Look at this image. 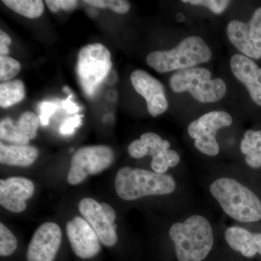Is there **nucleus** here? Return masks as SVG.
<instances>
[{
  "label": "nucleus",
  "instance_id": "17",
  "mask_svg": "<svg viewBox=\"0 0 261 261\" xmlns=\"http://www.w3.org/2000/svg\"><path fill=\"white\" fill-rule=\"evenodd\" d=\"M226 243L231 249L247 257L261 255V233H252L240 226H231L225 231Z\"/></svg>",
  "mask_w": 261,
  "mask_h": 261
},
{
  "label": "nucleus",
  "instance_id": "2",
  "mask_svg": "<svg viewBox=\"0 0 261 261\" xmlns=\"http://www.w3.org/2000/svg\"><path fill=\"white\" fill-rule=\"evenodd\" d=\"M211 195L231 219L243 223L261 219V201L250 189L231 178H220L210 187Z\"/></svg>",
  "mask_w": 261,
  "mask_h": 261
},
{
  "label": "nucleus",
  "instance_id": "32",
  "mask_svg": "<svg viewBox=\"0 0 261 261\" xmlns=\"http://www.w3.org/2000/svg\"><path fill=\"white\" fill-rule=\"evenodd\" d=\"M12 39L7 33L0 31V56H8L10 53L9 46Z\"/></svg>",
  "mask_w": 261,
  "mask_h": 261
},
{
  "label": "nucleus",
  "instance_id": "12",
  "mask_svg": "<svg viewBox=\"0 0 261 261\" xmlns=\"http://www.w3.org/2000/svg\"><path fill=\"white\" fill-rule=\"evenodd\" d=\"M66 233L72 250L81 258H92L100 251V240L84 218L76 216L68 221Z\"/></svg>",
  "mask_w": 261,
  "mask_h": 261
},
{
  "label": "nucleus",
  "instance_id": "4",
  "mask_svg": "<svg viewBox=\"0 0 261 261\" xmlns=\"http://www.w3.org/2000/svg\"><path fill=\"white\" fill-rule=\"evenodd\" d=\"M212 51L200 37L185 38L176 47L169 50L154 51L147 55L146 63L160 73L195 68L207 63Z\"/></svg>",
  "mask_w": 261,
  "mask_h": 261
},
{
  "label": "nucleus",
  "instance_id": "16",
  "mask_svg": "<svg viewBox=\"0 0 261 261\" xmlns=\"http://www.w3.org/2000/svg\"><path fill=\"white\" fill-rule=\"evenodd\" d=\"M230 67L237 80L246 87L252 101L261 106V68L242 54L231 57Z\"/></svg>",
  "mask_w": 261,
  "mask_h": 261
},
{
  "label": "nucleus",
  "instance_id": "20",
  "mask_svg": "<svg viewBox=\"0 0 261 261\" xmlns=\"http://www.w3.org/2000/svg\"><path fill=\"white\" fill-rule=\"evenodd\" d=\"M23 82L19 80L2 82L0 84V106L8 108L21 102L25 98Z\"/></svg>",
  "mask_w": 261,
  "mask_h": 261
},
{
  "label": "nucleus",
  "instance_id": "22",
  "mask_svg": "<svg viewBox=\"0 0 261 261\" xmlns=\"http://www.w3.org/2000/svg\"><path fill=\"white\" fill-rule=\"evenodd\" d=\"M180 156L178 152L173 149H166L159 155L152 158L151 167L154 172L165 173L168 168L177 166L180 162Z\"/></svg>",
  "mask_w": 261,
  "mask_h": 261
},
{
  "label": "nucleus",
  "instance_id": "29",
  "mask_svg": "<svg viewBox=\"0 0 261 261\" xmlns=\"http://www.w3.org/2000/svg\"><path fill=\"white\" fill-rule=\"evenodd\" d=\"M83 116V115L76 114L75 116L65 120L60 128V132L61 135L64 136L72 135L75 132V128L82 125Z\"/></svg>",
  "mask_w": 261,
  "mask_h": 261
},
{
  "label": "nucleus",
  "instance_id": "9",
  "mask_svg": "<svg viewBox=\"0 0 261 261\" xmlns=\"http://www.w3.org/2000/svg\"><path fill=\"white\" fill-rule=\"evenodd\" d=\"M228 40L242 55L249 58H261V8H257L248 23L230 21L226 29Z\"/></svg>",
  "mask_w": 261,
  "mask_h": 261
},
{
  "label": "nucleus",
  "instance_id": "31",
  "mask_svg": "<svg viewBox=\"0 0 261 261\" xmlns=\"http://www.w3.org/2000/svg\"><path fill=\"white\" fill-rule=\"evenodd\" d=\"M128 151L130 157L134 159H142L148 154L147 147L140 139L133 141L128 146Z\"/></svg>",
  "mask_w": 261,
  "mask_h": 261
},
{
  "label": "nucleus",
  "instance_id": "7",
  "mask_svg": "<svg viewBox=\"0 0 261 261\" xmlns=\"http://www.w3.org/2000/svg\"><path fill=\"white\" fill-rule=\"evenodd\" d=\"M114 152L107 145L85 146L79 149L72 157L68 183L76 185L82 183L89 175L102 172L111 166L114 161Z\"/></svg>",
  "mask_w": 261,
  "mask_h": 261
},
{
  "label": "nucleus",
  "instance_id": "13",
  "mask_svg": "<svg viewBox=\"0 0 261 261\" xmlns=\"http://www.w3.org/2000/svg\"><path fill=\"white\" fill-rule=\"evenodd\" d=\"M79 210L84 219L93 228L105 246L113 247L116 245L118 241L116 225L103 211L101 202L89 197L82 199L79 204Z\"/></svg>",
  "mask_w": 261,
  "mask_h": 261
},
{
  "label": "nucleus",
  "instance_id": "19",
  "mask_svg": "<svg viewBox=\"0 0 261 261\" xmlns=\"http://www.w3.org/2000/svg\"><path fill=\"white\" fill-rule=\"evenodd\" d=\"M240 149L250 167H261V130H247L240 143Z\"/></svg>",
  "mask_w": 261,
  "mask_h": 261
},
{
  "label": "nucleus",
  "instance_id": "26",
  "mask_svg": "<svg viewBox=\"0 0 261 261\" xmlns=\"http://www.w3.org/2000/svg\"><path fill=\"white\" fill-rule=\"evenodd\" d=\"M84 3L101 9H106L108 8L119 14L128 13L130 8L129 2L126 0H85Z\"/></svg>",
  "mask_w": 261,
  "mask_h": 261
},
{
  "label": "nucleus",
  "instance_id": "10",
  "mask_svg": "<svg viewBox=\"0 0 261 261\" xmlns=\"http://www.w3.org/2000/svg\"><path fill=\"white\" fill-rule=\"evenodd\" d=\"M130 79L136 92L145 98L147 111L151 116L155 118L167 111L166 91L159 80L141 69L134 70Z\"/></svg>",
  "mask_w": 261,
  "mask_h": 261
},
{
  "label": "nucleus",
  "instance_id": "3",
  "mask_svg": "<svg viewBox=\"0 0 261 261\" xmlns=\"http://www.w3.org/2000/svg\"><path fill=\"white\" fill-rule=\"evenodd\" d=\"M176 186L171 175L128 166L121 168L115 179L117 195L127 201L147 196L168 195L174 192Z\"/></svg>",
  "mask_w": 261,
  "mask_h": 261
},
{
  "label": "nucleus",
  "instance_id": "11",
  "mask_svg": "<svg viewBox=\"0 0 261 261\" xmlns=\"http://www.w3.org/2000/svg\"><path fill=\"white\" fill-rule=\"evenodd\" d=\"M62 231L56 223L41 225L33 235L27 250L28 261H53L61 247Z\"/></svg>",
  "mask_w": 261,
  "mask_h": 261
},
{
  "label": "nucleus",
  "instance_id": "23",
  "mask_svg": "<svg viewBox=\"0 0 261 261\" xmlns=\"http://www.w3.org/2000/svg\"><path fill=\"white\" fill-rule=\"evenodd\" d=\"M140 140L147 147L148 155L152 158L159 155L160 153L170 148V142L163 140L157 134L153 132H147L141 136Z\"/></svg>",
  "mask_w": 261,
  "mask_h": 261
},
{
  "label": "nucleus",
  "instance_id": "24",
  "mask_svg": "<svg viewBox=\"0 0 261 261\" xmlns=\"http://www.w3.org/2000/svg\"><path fill=\"white\" fill-rule=\"evenodd\" d=\"M18 242L15 235L4 224H0V255L8 257L16 250Z\"/></svg>",
  "mask_w": 261,
  "mask_h": 261
},
{
  "label": "nucleus",
  "instance_id": "28",
  "mask_svg": "<svg viewBox=\"0 0 261 261\" xmlns=\"http://www.w3.org/2000/svg\"><path fill=\"white\" fill-rule=\"evenodd\" d=\"M48 8L53 13H58L61 10H72L78 5V1L75 0H46L44 2Z\"/></svg>",
  "mask_w": 261,
  "mask_h": 261
},
{
  "label": "nucleus",
  "instance_id": "14",
  "mask_svg": "<svg viewBox=\"0 0 261 261\" xmlns=\"http://www.w3.org/2000/svg\"><path fill=\"white\" fill-rule=\"evenodd\" d=\"M34 183L23 177H10L0 180V205L13 213L27 209V200L34 195Z\"/></svg>",
  "mask_w": 261,
  "mask_h": 261
},
{
  "label": "nucleus",
  "instance_id": "33",
  "mask_svg": "<svg viewBox=\"0 0 261 261\" xmlns=\"http://www.w3.org/2000/svg\"><path fill=\"white\" fill-rule=\"evenodd\" d=\"M62 107H63V109L65 110L67 112L70 113V114L77 113L79 110H80L78 106H77L74 102L70 100V98H68V99H65L64 101L62 102Z\"/></svg>",
  "mask_w": 261,
  "mask_h": 261
},
{
  "label": "nucleus",
  "instance_id": "1",
  "mask_svg": "<svg viewBox=\"0 0 261 261\" xmlns=\"http://www.w3.org/2000/svg\"><path fill=\"white\" fill-rule=\"evenodd\" d=\"M178 261H202L214 246V231L208 220L194 215L183 223H176L169 230Z\"/></svg>",
  "mask_w": 261,
  "mask_h": 261
},
{
  "label": "nucleus",
  "instance_id": "30",
  "mask_svg": "<svg viewBox=\"0 0 261 261\" xmlns=\"http://www.w3.org/2000/svg\"><path fill=\"white\" fill-rule=\"evenodd\" d=\"M58 106L56 103L51 102H43L39 106V121L43 126H47L49 124V118L56 112Z\"/></svg>",
  "mask_w": 261,
  "mask_h": 261
},
{
  "label": "nucleus",
  "instance_id": "5",
  "mask_svg": "<svg viewBox=\"0 0 261 261\" xmlns=\"http://www.w3.org/2000/svg\"><path fill=\"white\" fill-rule=\"evenodd\" d=\"M169 84L175 93L190 92L201 103L219 102L226 92L224 81L212 79L210 70L200 67L177 70L171 75Z\"/></svg>",
  "mask_w": 261,
  "mask_h": 261
},
{
  "label": "nucleus",
  "instance_id": "6",
  "mask_svg": "<svg viewBox=\"0 0 261 261\" xmlns=\"http://www.w3.org/2000/svg\"><path fill=\"white\" fill-rule=\"evenodd\" d=\"M112 67L109 49L100 43L84 46L77 61V74L84 93L92 97L108 76Z\"/></svg>",
  "mask_w": 261,
  "mask_h": 261
},
{
  "label": "nucleus",
  "instance_id": "21",
  "mask_svg": "<svg viewBox=\"0 0 261 261\" xmlns=\"http://www.w3.org/2000/svg\"><path fill=\"white\" fill-rule=\"evenodd\" d=\"M2 3L17 14L27 18H39L44 11V2L41 0H3Z\"/></svg>",
  "mask_w": 261,
  "mask_h": 261
},
{
  "label": "nucleus",
  "instance_id": "27",
  "mask_svg": "<svg viewBox=\"0 0 261 261\" xmlns=\"http://www.w3.org/2000/svg\"><path fill=\"white\" fill-rule=\"evenodd\" d=\"M182 3L193 5H202L208 8L215 14H221L227 8L231 2L228 0H183Z\"/></svg>",
  "mask_w": 261,
  "mask_h": 261
},
{
  "label": "nucleus",
  "instance_id": "18",
  "mask_svg": "<svg viewBox=\"0 0 261 261\" xmlns=\"http://www.w3.org/2000/svg\"><path fill=\"white\" fill-rule=\"evenodd\" d=\"M39 150L29 145L0 144V163L8 166L28 167L37 161Z\"/></svg>",
  "mask_w": 261,
  "mask_h": 261
},
{
  "label": "nucleus",
  "instance_id": "15",
  "mask_svg": "<svg viewBox=\"0 0 261 261\" xmlns=\"http://www.w3.org/2000/svg\"><path fill=\"white\" fill-rule=\"evenodd\" d=\"M39 119L32 111H25L17 121L3 118L0 123L1 140L13 145H28L37 135Z\"/></svg>",
  "mask_w": 261,
  "mask_h": 261
},
{
  "label": "nucleus",
  "instance_id": "25",
  "mask_svg": "<svg viewBox=\"0 0 261 261\" xmlns=\"http://www.w3.org/2000/svg\"><path fill=\"white\" fill-rule=\"evenodd\" d=\"M20 63L10 56H0V80L9 82L20 73Z\"/></svg>",
  "mask_w": 261,
  "mask_h": 261
},
{
  "label": "nucleus",
  "instance_id": "8",
  "mask_svg": "<svg viewBox=\"0 0 261 261\" xmlns=\"http://www.w3.org/2000/svg\"><path fill=\"white\" fill-rule=\"evenodd\" d=\"M232 122V117L228 113L213 111L190 123L187 130L195 140L196 148L207 155L216 156L220 151L216 134L220 128L231 126Z\"/></svg>",
  "mask_w": 261,
  "mask_h": 261
}]
</instances>
